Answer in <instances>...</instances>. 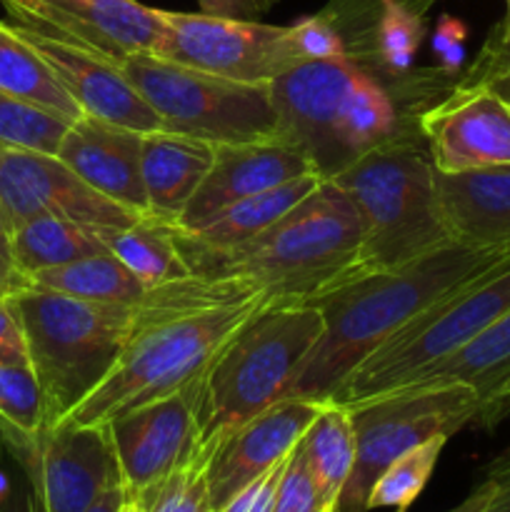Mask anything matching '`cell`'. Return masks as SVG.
I'll return each instance as SVG.
<instances>
[{
	"mask_svg": "<svg viewBox=\"0 0 510 512\" xmlns=\"http://www.w3.org/2000/svg\"><path fill=\"white\" fill-rule=\"evenodd\" d=\"M273 303L238 278L188 275L150 288L133 308V325L108 378L60 425H108L145 403L203 378L235 330Z\"/></svg>",
	"mask_w": 510,
	"mask_h": 512,
	"instance_id": "6da1fadb",
	"label": "cell"
},
{
	"mask_svg": "<svg viewBox=\"0 0 510 512\" xmlns=\"http://www.w3.org/2000/svg\"><path fill=\"white\" fill-rule=\"evenodd\" d=\"M505 258H510V248L505 245H468L453 240L413 263L358 275L313 300L323 313L325 330L288 398L330 403L350 370L413 315Z\"/></svg>",
	"mask_w": 510,
	"mask_h": 512,
	"instance_id": "7a4b0ae2",
	"label": "cell"
},
{
	"mask_svg": "<svg viewBox=\"0 0 510 512\" xmlns=\"http://www.w3.org/2000/svg\"><path fill=\"white\" fill-rule=\"evenodd\" d=\"M270 93L278 135L303 150L323 180L385 145L425 140L420 115L433 108L348 55L295 65Z\"/></svg>",
	"mask_w": 510,
	"mask_h": 512,
	"instance_id": "3957f363",
	"label": "cell"
},
{
	"mask_svg": "<svg viewBox=\"0 0 510 512\" xmlns=\"http://www.w3.org/2000/svg\"><path fill=\"white\" fill-rule=\"evenodd\" d=\"M190 273L238 278L273 303H313L365 275L363 223L348 195L323 180L275 225L233 248H200L175 228Z\"/></svg>",
	"mask_w": 510,
	"mask_h": 512,
	"instance_id": "277c9868",
	"label": "cell"
},
{
	"mask_svg": "<svg viewBox=\"0 0 510 512\" xmlns=\"http://www.w3.org/2000/svg\"><path fill=\"white\" fill-rule=\"evenodd\" d=\"M323 330L313 303H268L250 315L200 380L195 445L215 453L235 428L288 398Z\"/></svg>",
	"mask_w": 510,
	"mask_h": 512,
	"instance_id": "5b68a950",
	"label": "cell"
},
{
	"mask_svg": "<svg viewBox=\"0 0 510 512\" xmlns=\"http://www.w3.org/2000/svg\"><path fill=\"white\" fill-rule=\"evenodd\" d=\"M8 303L43 388L50 430L108 378L130 335L135 305L93 303L40 288L23 290Z\"/></svg>",
	"mask_w": 510,
	"mask_h": 512,
	"instance_id": "8992f818",
	"label": "cell"
},
{
	"mask_svg": "<svg viewBox=\"0 0 510 512\" xmlns=\"http://www.w3.org/2000/svg\"><path fill=\"white\" fill-rule=\"evenodd\" d=\"M333 183L363 223L365 273L400 268L453 243L425 140L373 150Z\"/></svg>",
	"mask_w": 510,
	"mask_h": 512,
	"instance_id": "52a82bcc",
	"label": "cell"
},
{
	"mask_svg": "<svg viewBox=\"0 0 510 512\" xmlns=\"http://www.w3.org/2000/svg\"><path fill=\"white\" fill-rule=\"evenodd\" d=\"M510 310V258L465 280L395 330L350 370L333 393L343 408L405 388L418 373L458 353Z\"/></svg>",
	"mask_w": 510,
	"mask_h": 512,
	"instance_id": "ba28073f",
	"label": "cell"
},
{
	"mask_svg": "<svg viewBox=\"0 0 510 512\" xmlns=\"http://www.w3.org/2000/svg\"><path fill=\"white\" fill-rule=\"evenodd\" d=\"M120 65L163 120V130L193 135L213 145L278 135L270 83L230 80L153 53L128 55Z\"/></svg>",
	"mask_w": 510,
	"mask_h": 512,
	"instance_id": "9c48e42d",
	"label": "cell"
},
{
	"mask_svg": "<svg viewBox=\"0 0 510 512\" xmlns=\"http://www.w3.org/2000/svg\"><path fill=\"white\" fill-rule=\"evenodd\" d=\"M478 395L468 385L400 388L348 408L355 428V465L338 500L340 512H368V493L385 468L430 438H453L475 425Z\"/></svg>",
	"mask_w": 510,
	"mask_h": 512,
	"instance_id": "30bf717a",
	"label": "cell"
},
{
	"mask_svg": "<svg viewBox=\"0 0 510 512\" xmlns=\"http://www.w3.org/2000/svg\"><path fill=\"white\" fill-rule=\"evenodd\" d=\"M165 43L158 58L243 83H273L303 60L290 28L260 20L163 10Z\"/></svg>",
	"mask_w": 510,
	"mask_h": 512,
	"instance_id": "8fae6325",
	"label": "cell"
},
{
	"mask_svg": "<svg viewBox=\"0 0 510 512\" xmlns=\"http://www.w3.org/2000/svg\"><path fill=\"white\" fill-rule=\"evenodd\" d=\"M0 215L10 230L45 215L73 220L95 233L130 228L140 220L83 183L58 155L20 148H0Z\"/></svg>",
	"mask_w": 510,
	"mask_h": 512,
	"instance_id": "7c38bea8",
	"label": "cell"
},
{
	"mask_svg": "<svg viewBox=\"0 0 510 512\" xmlns=\"http://www.w3.org/2000/svg\"><path fill=\"white\" fill-rule=\"evenodd\" d=\"M13 453L45 512H85L123 483L108 425H55Z\"/></svg>",
	"mask_w": 510,
	"mask_h": 512,
	"instance_id": "4fadbf2b",
	"label": "cell"
},
{
	"mask_svg": "<svg viewBox=\"0 0 510 512\" xmlns=\"http://www.w3.org/2000/svg\"><path fill=\"white\" fill-rule=\"evenodd\" d=\"M435 173L460 175L510 165V98L490 85H455L420 115Z\"/></svg>",
	"mask_w": 510,
	"mask_h": 512,
	"instance_id": "5bb4252c",
	"label": "cell"
},
{
	"mask_svg": "<svg viewBox=\"0 0 510 512\" xmlns=\"http://www.w3.org/2000/svg\"><path fill=\"white\" fill-rule=\"evenodd\" d=\"M200 380L203 378L108 423L120 475L135 498H143L163 483L193 450L198 435Z\"/></svg>",
	"mask_w": 510,
	"mask_h": 512,
	"instance_id": "9a60e30c",
	"label": "cell"
},
{
	"mask_svg": "<svg viewBox=\"0 0 510 512\" xmlns=\"http://www.w3.org/2000/svg\"><path fill=\"white\" fill-rule=\"evenodd\" d=\"M8 15L15 25L73 40L118 63L135 53L160 55L168 33L163 10L138 0H33Z\"/></svg>",
	"mask_w": 510,
	"mask_h": 512,
	"instance_id": "2e32d148",
	"label": "cell"
},
{
	"mask_svg": "<svg viewBox=\"0 0 510 512\" xmlns=\"http://www.w3.org/2000/svg\"><path fill=\"white\" fill-rule=\"evenodd\" d=\"M15 28L48 60L70 98L78 103L80 113L138 130V133H153L163 128V120L145 103L118 60L95 53L73 40L58 38V35L40 33L23 25H15Z\"/></svg>",
	"mask_w": 510,
	"mask_h": 512,
	"instance_id": "e0dca14e",
	"label": "cell"
},
{
	"mask_svg": "<svg viewBox=\"0 0 510 512\" xmlns=\"http://www.w3.org/2000/svg\"><path fill=\"white\" fill-rule=\"evenodd\" d=\"M323 405L308 398H283L220 440L208 465L210 512H218L250 480L288 458Z\"/></svg>",
	"mask_w": 510,
	"mask_h": 512,
	"instance_id": "ac0fdd59",
	"label": "cell"
},
{
	"mask_svg": "<svg viewBox=\"0 0 510 512\" xmlns=\"http://www.w3.org/2000/svg\"><path fill=\"white\" fill-rule=\"evenodd\" d=\"M308 173H315L308 155L280 135L250 143L215 145L213 165L198 193L185 205L175 228L195 233L228 205Z\"/></svg>",
	"mask_w": 510,
	"mask_h": 512,
	"instance_id": "d6986e66",
	"label": "cell"
},
{
	"mask_svg": "<svg viewBox=\"0 0 510 512\" xmlns=\"http://www.w3.org/2000/svg\"><path fill=\"white\" fill-rule=\"evenodd\" d=\"M55 155L83 183L118 203L120 208L140 218L148 215V198H145L143 170H140L143 133L93 115H80L65 130Z\"/></svg>",
	"mask_w": 510,
	"mask_h": 512,
	"instance_id": "ffe728a7",
	"label": "cell"
},
{
	"mask_svg": "<svg viewBox=\"0 0 510 512\" xmlns=\"http://www.w3.org/2000/svg\"><path fill=\"white\" fill-rule=\"evenodd\" d=\"M215 160V145L173 130L143 133V188L148 215L175 225Z\"/></svg>",
	"mask_w": 510,
	"mask_h": 512,
	"instance_id": "44dd1931",
	"label": "cell"
},
{
	"mask_svg": "<svg viewBox=\"0 0 510 512\" xmlns=\"http://www.w3.org/2000/svg\"><path fill=\"white\" fill-rule=\"evenodd\" d=\"M450 235L468 245L510 248V165L475 173H435Z\"/></svg>",
	"mask_w": 510,
	"mask_h": 512,
	"instance_id": "7402d4cb",
	"label": "cell"
},
{
	"mask_svg": "<svg viewBox=\"0 0 510 512\" xmlns=\"http://www.w3.org/2000/svg\"><path fill=\"white\" fill-rule=\"evenodd\" d=\"M453 383L473 388L480 405L510 383V310L458 353L415 375L405 388H438Z\"/></svg>",
	"mask_w": 510,
	"mask_h": 512,
	"instance_id": "603a6c76",
	"label": "cell"
},
{
	"mask_svg": "<svg viewBox=\"0 0 510 512\" xmlns=\"http://www.w3.org/2000/svg\"><path fill=\"white\" fill-rule=\"evenodd\" d=\"M320 183H323V178L318 173H308L303 178L288 180V183L275 185V188L248 195V198L228 205L208 225H203L195 233H183V230L180 233L190 243L200 245V248H233V245L245 243V240L255 238L263 230H268L270 225L278 223L288 210H293L300 200L308 198Z\"/></svg>",
	"mask_w": 510,
	"mask_h": 512,
	"instance_id": "cb8c5ba5",
	"label": "cell"
},
{
	"mask_svg": "<svg viewBox=\"0 0 510 512\" xmlns=\"http://www.w3.org/2000/svg\"><path fill=\"white\" fill-rule=\"evenodd\" d=\"M0 90L65 120H78L80 108L48 60L15 25L0 23Z\"/></svg>",
	"mask_w": 510,
	"mask_h": 512,
	"instance_id": "d4e9b609",
	"label": "cell"
},
{
	"mask_svg": "<svg viewBox=\"0 0 510 512\" xmlns=\"http://www.w3.org/2000/svg\"><path fill=\"white\" fill-rule=\"evenodd\" d=\"M100 238L108 253H113L148 290L193 275L180 253L175 225L153 215L135 220L130 228L100 233Z\"/></svg>",
	"mask_w": 510,
	"mask_h": 512,
	"instance_id": "484cf974",
	"label": "cell"
},
{
	"mask_svg": "<svg viewBox=\"0 0 510 512\" xmlns=\"http://www.w3.org/2000/svg\"><path fill=\"white\" fill-rule=\"evenodd\" d=\"M298 448L323 498L338 508V500L355 465V428L350 410L333 400L325 403L318 418L305 430Z\"/></svg>",
	"mask_w": 510,
	"mask_h": 512,
	"instance_id": "4316f807",
	"label": "cell"
},
{
	"mask_svg": "<svg viewBox=\"0 0 510 512\" xmlns=\"http://www.w3.org/2000/svg\"><path fill=\"white\" fill-rule=\"evenodd\" d=\"M30 283L33 288L53 290V293L93 300V303L138 305L148 293V288L108 250L43 270L33 275Z\"/></svg>",
	"mask_w": 510,
	"mask_h": 512,
	"instance_id": "83f0119b",
	"label": "cell"
},
{
	"mask_svg": "<svg viewBox=\"0 0 510 512\" xmlns=\"http://www.w3.org/2000/svg\"><path fill=\"white\" fill-rule=\"evenodd\" d=\"M105 250L100 233L55 215L33 218L13 230L15 263L28 278Z\"/></svg>",
	"mask_w": 510,
	"mask_h": 512,
	"instance_id": "f1b7e54d",
	"label": "cell"
},
{
	"mask_svg": "<svg viewBox=\"0 0 510 512\" xmlns=\"http://www.w3.org/2000/svg\"><path fill=\"white\" fill-rule=\"evenodd\" d=\"M48 428L45 395L28 355L0 360V438L13 450Z\"/></svg>",
	"mask_w": 510,
	"mask_h": 512,
	"instance_id": "f546056e",
	"label": "cell"
},
{
	"mask_svg": "<svg viewBox=\"0 0 510 512\" xmlns=\"http://www.w3.org/2000/svg\"><path fill=\"white\" fill-rule=\"evenodd\" d=\"M448 440L450 438H445V435H438V438L425 440V443L415 445L408 453L395 458L373 483L365 508H390L395 512H408L410 505L418 500V495L428 485Z\"/></svg>",
	"mask_w": 510,
	"mask_h": 512,
	"instance_id": "4dcf8cb0",
	"label": "cell"
},
{
	"mask_svg": "<svg viewBox=\"0 0 510 512\" xmlns=\"http://www.w3.org/2000/svg\"><path fill=\"white\" fill-rule=\"evenodd\" d=\"M70 120L0 90V148L55 155Z\"/></svg>",
	"mask_w": 510,
	"mask_h": 512,
	"instance_id": "1f68e13d",
	"label": "cell"
},
{
	"mask_svg": "<svg viewBox=\"0 0 510 512\" xmlns=\"http://www.w3.org/2000/svg\"><path fill=\"white\" fill-rule=\"evenodd\" d=\"M213 453L193 445L173 473L138 498L145 512H208V465ZM133 495V493H130Z\"/></svg>",
	"mask_w": 510,
	"mask_h": 512,
	"instance_id": "d6a6232c",
	"label": "cell"
},
{
	"mask_svg": "<svg viewBox=\"0 0 510 512\" xmlns=\"http://www.w3.org/2000/svg\"><path fill=\"white\" fill-rule=\"evenodd\" d=\"M335 505L320 493L318 483H315L313 473H310L308 463H305L303 453L295 445L290 453L288 465H285L283 480L278 488V500H275V512H333Z\"/></svg>",
	"mask_w": 510,
	"mask_h": 512,
	"instance_id": "836d02e7",
	"label": "cell"
},
{
	"mask_svg": "<svg viewBox=\"0 0 510 512\" xmlns=\"http://www.w3.org/2000/svg\"><path fill=\"white\" fill-rule=\"evenodd\" d=\"M290 28V40L303 63L308 60H335L345 58V43L343 35L333 25V20L320 10V13L308 15V18L298 20Z\"/></svg>",
	"mask_w": 510,
	"mask_h": 512,
	"instance_id": "e575fe53",
	"label": "cell"
},
{
	"mask_svg": "<svg viewBox=\"0 0 510 512\" xmlns=\"http://www.w3.org/2000/svg\"><path fill=\"white\" fill-rule=\"evenodd\" d=\"M400 3L408 5L415 13L428 15V10L433 8L438 0H400ZM375 10H378V0H328L323 13L333 20L338 33L343 35L345 55H348V50L353 48L360 38H363L370 20H373Z\"/></svg>",
	"mask_w": 510,
	"mask_h": 512,
	"instance_id": "d590c367",
	"label": "cell"
},
{
	"mask_svg": "<svg viewBox=\"0 0 510 512\" xmlns=\"http://www.w3.org/2000/svg\"><path fill=\"white\" fill-rule=\"evenodd\" d=\"M460 83L465 85H490L505 98H510V45L488 38L480 48V55L473 65L463 68Z\"/></svg>",
	"mask_w": 510,
	"mask_h": 512,
	"instance_id": "8d00e7d4",
	"label": "cell"
},
{
	"mask_svg": "<svg viewBox=\"0 0 510 512\" xmlns=\"http://www.w3.org/2000/svg\"><path fill=\"white\" fill-rule=\"evenodd\" d=\"M288 458H283L280 463H275L273 468L265 470L263 475L250 480V483L245 485L243 490H238V493H235L218 512H275V500H278V488L280 480H283Z\"/></svg>",
	"mask_w": 510,
	"mask_h": 512,
	"instance_id": "74e56055",
	"label": "cell"
},
{
	"mask_svg": "<svg viewBox=\"0 0 510 512\" xmlns=\"http://www.w3.org/2000/svg\"><path fill=\"white\" fill-rule=\"evenodd\" d=\"M465 40H468V28H465L463 20L453 18V15H440L433 38H430L440 68L448 70V73H463Z\"/></svg>",
	"mask_w": 510,
	"mask_h": 512,
	"instance_id": "f35d334b",
	"label": "cell"
},
{
	"mask_svg": "<svg viewBox=\"0 0 510 512\" xmlns=\"http://www.w3.org/2000/svg\"><path fill=\"white\" fill-rule=\"evenodd\" d=\"M28 288H33V283L15 263L13 230L8 228L5 218L0 215V300L15 298V295H20Z\"/></svg>",
	"mask_w": 510,
	"mask_h": 512,
	"instance_id": "ab89813d",
	"label": "cell"
},
{
	"mask_svg": "<svg viewBox=\"0 0 510 512\" xmlns=\"http://www.w3.org/2000/svg\"><path fill=\"white\" fill-rule=\"evenodd\" d=\"M278 0H198L200 13L220 15L235 20H258L268 13Z\"/></svg>",
	"mask_w": 510,
	"mask_h": 512,
	"instance_id": "60d3db41",
	"label": "cell"
},
{
	"mask_svg": "<svg viewBox=\"0 0 510 512\" xmlns=\"http://www.w3.org/2000/svg\"><path fill=\"white\" fill-rule=\"evenodd\" d=\"M20 355H28L23 328H20L8 300H0V360L20 358Z\"/></svg>",
	"mask_w": 510,
	"mask_h": 512,
	"instance_id": "b9f144b4",
	"label": "cell"
},
{
	"mask_svg": "<svg viewBox=\"0 0 510 512\" xmlns=\"http://www.w3.org/2000/svg\"><path fill=\"white\" fill-rule=\"evenodd\" d=\"M508 415H510V383L503 385L493 398L485 400V403L480 405L475 425H480V428H495V425L503 423Z\"/></svg>",
	"mask_w": 510,
	"mask_h": 512,
	"instance_id": "7bdbcfd3",
	"label": "cell"
},
{
	"mask_svg": "<svg viewBox=\"0 0 510 512\" xmlns=\"http://www.w3.org/2000/svg\"><path fill=\"white\" fill-rule=\"evenodd\" d=\"M493 500H495V483L493 480L485 478L458 508L448 510V512H493Z\"/></svg>",
	"mask_w": 510,
	"mask_h": 512,
	"instance_id": "ee69618b",
	"label": "cell"
},
{
	"mask_svg": "<svg viewBox=\"0 0 510 512\" xmlns=\"http://www.w3.org/2000/svg\"><path fill=\"white\" fill-rule=\"evenodd\" d=\"M125 495H128V490H125V483L110 485V488L105 490V493L100 495V498L95 500V503L90 505V508L85 512H120V510H123Z\"/></svg>",
	"mask_w": 510,
	"mask_h": 512,
	"instance_id": "f6af8a7d",
	"label": "cell"
},
{
	"mask_svg": "<svg viewBox=\"0 0 510 512\" xmlns=\"http://www.w3.org/2000/svg\"><path fill=\"white\" fill-rule=\"evenodd\" d=\"M3 512H45V508H43V500L38 498V493H35V490L30 488L28 493H25L23 498H20L18 503L13 505V508H8V510H3Z\"/></svg>",
	"mask_w": 510,
	"mask_h": 512,
	"instance_id": "bcb514c9",
	"label": "cell"
},
{
	"mask_svg": "<svg viewBox=\"0 0 510 512\" xmlns=\"http://www.w3.org/2000/svg\"><path fill=\"white\" fill-rule=\"evenodd\" d=\"M503 3H505L503 20H500V23L490 30L488 38L498 40V43H503V45H510V0H503Z\"/></svg>",
	"mask_w": 510,
	"mask_h": 512,
	"instance_id": "7dc6e473",
	"label": "cell"
},
{
	"mask_svg": "<svg viewBox=\"0 0 510 512\" xmlns=\"http://www.w3.org/2000/svg\"><path fill=\"white\" fill-rule=\"evenodd\" d=\"M128 490V488H125ZM120 512H145V508H143V503H140L138 498H135V495H125V503H123V510Z\"/></svg>",
	"mask_w": 510,
	"mask_h": 512,
	"instance_id": "c3c4849f",
	"label": "cell"
},
{
	"mask_svg": "<svg viewBox=\"0 0 510 512\" xmlns=\"http://www.w3.org/2000/svg\"><path fill=\"white\" fill-rule=\"evenodd\" d=\"M493 512H510V498H498V495H495Z\"/></svg>",
	"mask_w": 510,
	"mask_h": 512,
	"instance_id": "681fc988",
	"label": "cell"
},
{
	"mask_svg": "<svg viewBox=\"0 0 510 512\" xmlns=\"http://www.w3.org/2000/svg\"><path fill=\"white\" fill-rule=\"evenodd\" d=\"M0 3H3V8L10 13V10L23 8V5H30V3H33V0H0Z\"/></svg>",
	"mask_w": 510,
	"mask_h": 512,
	"instance_id": "f907efd6",
	"label": "cell"
},
{
	"mask_svg": "<svg viewBox=\"0 0 510 512\" xmlns=\"http://www.w3.org/2000/svg\"><path fill=\"white\" fill-rule=\"evenodd\" d=\"M333 512H340V510H338V508H335V510H333Z\"/></svg>",
	"mask_w": 510,
	"mask_h": 512,
	"instance_id": "816d5d0a",
	"label": "cell"
},
{
	"mask_svg": "<svg viewBox=\"0 0 510 512\" xmlns=\"http://www.w3.org/2000/svg\"><path fill=\"white\" fill-rule=\"evenodd\" d=\"M208 512H210V510H208Z\"/></svg>",
	"mask_w": 510,
	"mask_h": 512,
	"instance_id": "f5cc1de1",
	"label": "cell"
}]
</instances>
